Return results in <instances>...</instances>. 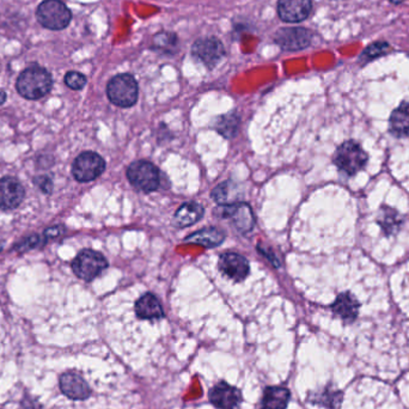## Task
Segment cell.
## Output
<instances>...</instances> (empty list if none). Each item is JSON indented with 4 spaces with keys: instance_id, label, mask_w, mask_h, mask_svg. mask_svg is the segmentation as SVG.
Wrapping results in <instances>:
<instances>
[{
    "instance_id": "6da1fadb",
    "label": "cell",
    "mask_w": 409,
    "mask_h": 409,
    "mask_svg": "<svg viewBox=\"0 0 409 409\" xmlns=\"http://www.w3.org/2000/svg\"><path fill=\"white\" fill-rule=\"evenodd\" d=\"M53 88L52 75L38 65L26 67L16 81L17 93L29 100H41Z\"/></svg>"
},
{
    "instance_id": "7a4b0ae2",
    "label": "cell",
    "mask_w": 409,
    "mask_h": 409,
    "mask_svg": "<svg viewBox=\"0 0 409 409\" xmlns=\"http://www.w3.org/2000/svg\"><path fill=\"white\" fill-rule=\"evenodd\" d=\"M368 153L357 142L348 140L338 146L334 155V163L346 176H354L368 164Z\"/></svg>"
},
{
    "instance_id": "3957f363",
    "label": "cell",
    "mask_w": 409,
    "mask_h": 409,
    "mask_svg": "<svg viewBox=\"0 0 409 409\" xmlns=\"http://www.w3.org/2000/svg\"><path fill=\"white\" fill-rule=\"evenodd\" d=\"M36 19L48 30L66 29L72 21V12L61 0H43L36 9Z\"/></svg>"
},
{
    "instance_id": "277c9868",
    "label": "cell",
    "mask_w": 409,
    "mask_h": 409,
    "mask_svg": "<svg viewBox=\"0 0 409 409\" xmlns=\"http://www.w3.org/2000/svg\"><path fill=\"white\" fill-rule=\"evenodd\" d=\"M107 95L113 105L130 108L138 100V83L128 73L115 76L107 86Z\"/></svg>"
},
{
    "instance_id": "5b68a950",
    "label": "cell",
    "mask_w": 409,
    "mask_h": 409,
    "mask_svg": "<svg viewBox=\"0 0 409 409\" xmlns=\"http://www.w3.org/2000/svg\"><path fill=\"white\" fill-rule=\"evenodd\" d=\"M72 269L76 276L86 281H93L108 267V261L95 250H82L72 261Z\"/></svg>"
},
{
    "instance_id": "8992f818",
    "label": "cell",
    "mask_w": 409,
    "mask_h": 409,
    "mask_svg": "<svg viewBox=\"0 0 409 409\" xmlns=\"http://www.w3.org/2000/svg\"><path fill=\"white\" fill-rule=\"evenodd\" d=\"M127 177L137 190L144 193H151L158 190L160 176L158 169L146 160H138L130 164L127 170Z\"/></svg>"
},
{
    "instance_id": "52a82bcc",
    "label": "cell",
    "mask_w": 409,
    "mask_h": 409,
    "mask_svg": "<svg viewBox=\"0 0 409 409\" xmlns=\"http://www.w3.org/2000/svg\"><path fill=\"white\" fill-rule=\"evenodd\" d=\"M105 162L96 152L86 151L79 155L72 165V175L78 182H90L105 172Z\"/></svg>"
},
{
    "instance_id": "ba28073f",
    "label": "cell",
    "mask_w": 409,
    "mask_h": 409,
    "mask_svg": "<svg viewBox=\"0 0 409 409\" xmlns=\"http://www.w3.org/2000/svg\"><path fill=\"white\" fill-rule=\"evenodd\" d=\"M274 41L285 51L294 52L309 47L313 41V33L301 26L281 28L274 35Z\"/></svg>"
},
{
    "instance_id": "9c48e42d",
    "label": "cell",
    "mask_w": 409,
    "mask_h": 409,
    "mask_svg": "<svg viewBox=\"0 0 409 409\" xmlns=\"http://www.w3.org/2000/svg\"><path fill=\"white\" fill-rule=\"evenodd\" d=\"M192 54L204 66L213 68L225 56L223 43L217 38H199L194 42Z\"/></svg>"
},
{
    "instance_id": "30bf717a",
    "label": "cell",
    "mask_w": 409,
    "mask_h": 409,
    "mask_svg": "<svg viewBox=\"0 0 409 409\" xmlns=\"http://www.w3.org/2000/svg\"><path fill=\"white\" fill-rule=\"evenodd\" d=\"M59 388L67 398L73 401H84L91 396V388L78 372H63L59 378Z\"/></svg>"
},
{
    "instance_id": "8fae6325",
    "label": "cell",
    "mask_w": 409,
    "mask_h": 409,
    "mask_svg": "<svg viewBox=\"0 0 409 409\" xmlns=\"http://www.w3.org/2000/svg\"><path fill=\"white\" fill-rule=\"evenodd\" d=\"M209 398L211 403L218 409H239L243 401L239 389L224 380L209 390Z\"/></svg>"
},
{
    "instance_id": "7c38bea8",
    "label": "cell",
    "mask_w": 409,
    "mask_h": 409,
    "mask_svg": "<svg viewBox=\"0 0 409 409\" xmlns=\"http://www.w3.org/2000/svg\"><path fill=\"white\" fill-rule=\"evenodd\" d=\"M26 190L19 180L11 176L0 179V209L9 211L15 209L22 204Z\"/></svg>"
},
{
    "instance_id": "4fadbf2b",
    "label": "cell",
    "mask_w": 409,
    "mask_h": 409,
    "mask_svg": "<svg viewBox=\"0 0 409 409\" xmlns=\"http://www.w3.org/2000/svg\"><path fill=\"white\" fill-rule=\"evenodd\" d=\"M222 216L230 220L232 225L242 234H247L253 230L255 219H254L253 209H250L249 204L237 202V204L224 206Z\"/></svg>"
},
{
    "instance_id": "5bb4252c",
    "label": "cell",
    "mask_w": 409,
    "mask_h": 409,
    "mask_svg": "<svg viewBox=\"0 0 409 409\" xmlns=\"http://www.w3.org/2000/svg\"><path fill=\"white\" fill-rule=\"evenodd\" d=\"M313 10L311 0H279L278 15L286 23H298L309 17Z\"/></svg>"
},
{
    "instance_id": "9a60e30c",
    "label": "cell",
    "mask_w": 409,
    "mask_h": 409,
    "mask_svg": "<svg viewBox=\"0 0 409 409\" xmlns=\"http://www.w3.org/2000/svg\"><path fill=\"white\" fill-rule=\"evenodd\" d=\"M220 271L224 276L234 281H242L249 274V262L246 257L236 253H227L222 255L219 259Z\"/></svg>"
},
{
    "instance_id": "2e32d148",
    "label": "cell",
    "mask_w": 409,
    "mask_h": 409,
    "mask_svg": "<svg viewBox=\"0 0 409 409\" xmlns=\"http://www.w3.org/2000/svg\"><path fill=\"white\" fill-rule=\"evenodd\" d=\"M359 308H361L359 301L350 292L338 294L335 299L334 304L331 305L333 313L346 323H352L357 320L358 315H359Z\"/></svg>"
},
{
    "instance_id": "e0dca14e",
    "label": "cell",
    "mask_w": 409,
    "mask_h": 409,
    "mask_svg": "<svg viewBox=\"0 0 409 409\" xmlns=\"http://www.w3.org/2000/svg\"><path fill=\"white\" fill-rule=\"evenodd\" d=\"M291 393L287 388L267 387L264 389L261 409H286L290 402Z\"/></svg>"
},
{
    "instance_id": "ac0fdd59",
    "label": "cell",
    "mask_w": 409,
    "mask_h": 409,
    "mask_svg": "<svg viewBox=\"0 0 409 409\" xmlns=\"http://www.w3.org/2000/svg\"><path fill=\"white\" fill-rule=\"evenodd\" d=\"M135 314L142 320H160L164 311L160 301L153 294H146L135 303Z\"/></svg>"
},
{
    "instance_id": "d6986e66",
    "label": "cell",
    "mask_w": 409,
    "mask_h": 409,
    "mask_svg": "<svg viewBox=\"0 0 409 409\" xmlns=\"http://www.w3.org/2000/svg\"><path fill=\"white\" fill-rule=\"evenodd\" d=\"M389 128L395 138L409 137V103L402 102L398 108L394 109L391 113Z\"/></svg>"
},
{
    "instance_id": "ffe728a7",
    "label": "cell",
    "mask_w": 409,
    "mask_h": 409,
    "mask_svg": "<svg viewBox=\"0 0 409 409\" xmlns=\"http://www.w3.org/2000/svg\"><path fill=\"white\" fill-rule=\"evenodd\" d=\"M225 234L216 227H207L202 230L197 231L195 234H190L185 239V242L190 244H197L204 248H214L223 243Z\"/></svg>"
},
{
    "instance_id": "44dd1931",
    "label": "cell",
    "mask_w": 409,
    "mask_h": 409,
    "mask_svg": "<svg viewBox=\"0 0 409 409\" xmlns=\"http://www.w3.org/2000/svg\"><path fill=\"white\" fill-rule=\"evenodd\" d=\"M204 209L197 202H186L174 216V224L177 227H186L197 223L204 217Z\"/></svg>"
},
{
    "instance_id": "7402d4cb",
    "label": "cell",
    "mask_w": 409,
    "mask_h": 409,
    "mask_svg": "<svg viewBox=\"0 0 409 409\" xmlns=\"http://www.w3.org/2000/svg\"><path fill=\"white\" fill-rule=\"evenodd\" d=\"M343 391L335 389L331 385L313 391L309 395V402L314 405H322L324 408L335 409L343 401Z\"/></svg>"
},
{
    "instance_id": "603a6c76",
    "label": "cell",
    "mask_w": 409,
    "mask_h": 409,
    "mask_svg": "<svg viewBox=\"0 0 409 409\" xmlns=\"http://www.w3.org/2000/svg\"><path fill=\"white\" fill-rule=\"evenodd\" d=\"M152 48L164 56H174L179 51V38L172 31H160L153 36Z\"/></svg>"
},
{
    "instance_id": "cb8c5ba5",
    "label": "cell",
    "mask_w": 409,
    "mask_h": 409,
    "mask_svg": "<svg viewBox=\"0 0 409 409\" xmlns=\"http://www.w3.org/2000/svg\"><path fill=\"white\" fill-rule=\"evenodd\" d=\"M212 197L216 200L217 204H237L241 197V190L236 183L227 181L220 183L216 190L212 192Z\"/></svg>"
},
{
    "instance_id": "d4e9b609",
    "label": "cell",
    "mask_w": 409,
    "mask_h": 409,
    "mask_svg": "<svg viewBox=\"0 0 409 409\" xmlns=\"http://www.w3.org/2000/svg\"><path fill=\"white\" fill-rule=\"evenodd\" d=\"M214 127L225 138H232L237 134L239 118L234 113H229L227 115L219 116Z\"/></svg>"
},
{
    "instance_id": "484cf974",
    "label": "cell",
    "mask_w": 409,
    "mask_h": 409,
    "mask_svg": "<svg viewBox=\"0 0 409 409\" xmlns=\"http://www.w3.org/2000/svg\"><path fill=\"white\" fill-rule=\"evenodd\" d=\"M389 51H390V46L388 45L387 42H375L361 53V61H363V63H368L371 60L387 54Z\"/></svg>"
},
{
    "instance_id": "4316f807",
    "label": "cell",
    "mask_w": 409,
    "mask_h": 409,
    "mask_svg": "<svg viewBox=\"0 0 409 409\" xmlns=\"http://www.w3.org/2000/svg\"><path fill=\"white\" fill-rule=\"evenodd\" d=\"M402 220L398 217V213L395 212L394 209H388V213H383L380 216V227L387 234H395L401 227Z\"/></svg>"
},
{
    "instance_id": "83f0119b",
    "label": "cell",
    "mask_w": 409,
    "mask_h": 409,
    "mask_svg": "<svg viewBox=\"0 0 409 409\" xmlns=\"http://www.w3.org/2000/svg\"><path fill=\"white\" fill-rule=\"evenodd\" d=\"M47 242L45 237H41V236H38V234H33V236H29V237L23 239L22 242L17 243L15 247V250H17L19 253H24V252H28V250L36 249L38 247L45 244Z\"/></svg>"
},
{
    "instance_id": "f1b7e54d",
    "label": "cell",
    "mask_w": 409,
    "mask_h": 409,
    "mask_svg": "<svg viewBox=\"0 0 409 409\" xmlns=\"http://www.w3.org/2000/svg\"><path fill=\"white\" fill-rule=\"evenodd\" d=\"M63 82L70 89L82 90L86 86V77L81 72L70 71L63 77Z\"/></svg>"
},
{
    "instance_id": "f546056e",
    "label": "cell",
    "mask_w": 409,
    "mask_h": 409,
    "mask_svg": "<svg viewBox=\"0 0 409 409\" xmlns=\"http://www.w3.org/2000/svg\"><path fill=\"white\" fill-rule=\"evenodd\" d=\"M19 409H43V405L36 398L30 396L29 394H26L24 398L19 401Z\"/></svg>"
},
{
    "instance_id": "4dcf8cb0",
    "label": "cell",
    "mask_w": 409,
    "mask_h": 409,
    "mask_svg": "<svg viewBox=\"0 0 409 409\" xmlns=\"http://www.w3.org/2000/svg\"><path fill=\"white\" fill-rule=\"evenodd\" d=\"M33 182L36 183L42 192L45 194H52L53 192V181L48 176H38L36 179L33 180Z\"/></svg>"
},
{
    "instance_id": "1f68e13d",
    "label": "cell",
    "mask_w": 409,
    "mask_h": 409,
    "mask_svg": "<svg viewBox=\"0 0 409 409\" xmlns=\"http://www.w3.org/2000/svg\"><path fill=\"white\" fill-rule=\"evenodd\" d=\"M65 232V227L63 225H59V227H49L47 230L43 232V237L46 238V241H49L52 238L58 237L60 234H63Z\"/></svg>"
},
{
    "instance_id": "d6a6232c",
    "label": "cell",
    "mask_w": 409,
    "mask_h": 409,
    "mask_svg": "<svg viewBox=\"0 0 409 409\" xmlns=\"http://www.w3.org/2000/svg\"><path fill=\"white\" fill-rule=\"evenodd\" d=\"M5 100H6V93L4 91H0V105H3Z\"/></svg>"
},
{
    "instance_id": "836d02e7",
    "label": "cell",
    "mask_w": 409,
    "mask_h": 409,
    "mask_svg": "<svg viewBox=\"0 0 409 409\" xmlns=\"http://www.w3.org/2000/svg\"><path fill=\"white\" fill-rule=\"evenodd\" d=\"M389 1H390L391 4L398 5V4H401V3H402V1H403V0H389Z\"/></svg>"
},
{
    "instance_id": "e575fe53",
    "label": "cell",
    "mask_w": 409,
    "mask_h": 409,
    "mask_svg": "<svg viewBox=\"0 0 409 409\" xmlns=\"http://www.w3.org/2000/svg\"><path fill=\"white\" fill-rule=\"evenodd\" d=\"M3 248H4V246H3V243H0V252L3 250Z\"/></svg>"
}]
</instances>
